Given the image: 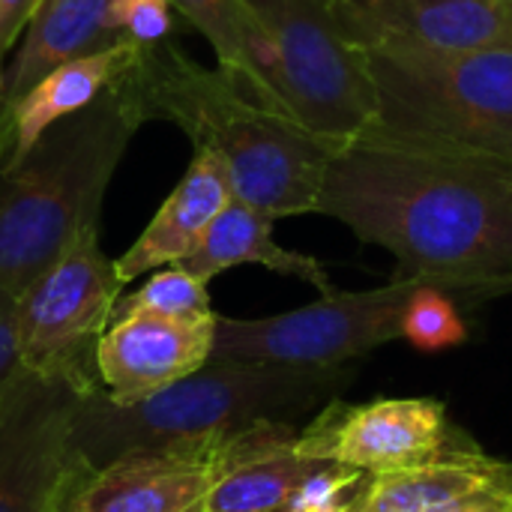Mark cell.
I'll list each match as a JSON object with an SVG mask.
<instances>
[{
  "label": "cell",
  "instance_id": "2",
  "mask_svg": "<svg viewBox=\"0 0 512 512\" xmlns=\"http://www.w3.org/2000/svg\"><path fill=\"white\" fill-rule=\"evenodd\" d=\"M120 87L144 120L165 117L192 138L195 150L216 153L234 198L273 219L318 213L339 141L246 96L222 69L201 66L168 39L138 45Z\"/></svg>",
  "mask_w": 512,
  "mask_h": 512
},
{
  "label": "cell",
  "instance_id": "27",
  "mask_svg": "<svg viewBox=\"0 0 512 512\" xmlns=\"http://www.w3.org/2000/svg\"><path fill=\"white\" fill-rule=\"evenodd\" d=\"M0 84H3V72H0Z\"/></svg>",
  "mask_w": 512,
  "mask_h": 512
},
{
  "label": "cell",
  "instance_id": "24",
  "mask_svg": "<svg viewBox=\"0 0 512 512\" xmlns=\"http://www.w3.org/2000/svg\"><path fill=\"white\" fill-rule=\"evenodd\" d=\"M171 0H114L111 18L123 36L135 45L162 42L174 30Z\"/></svg>",
  "mask_w": 512,
  "mask_h": 512
},
{
  "label": "cell",
  "instance_id": "6",
  "mask_svg": "<svg viewBox=\"0 0 512 512\" xmlns=\"http://www.w3.org/2000/svg\"><path fill=\"white\" fill-rule=\"evenodd\" d=\"M447 285L462 303H480L471 291L432 276L390 279L369 291H330L321 300L270 315V318H225L216 315L210 360L270 363L294 369H336L351 360L402 339V318L411 297L429 285Z\"/></svg>",
  "mask_w": 512,
  "mask_h": 512
},
{
  "label": "cell",
  "instance_id": "28",
  "mask_svg": "<svg viewBox=\"0 0 512 512\" xmlns=\"http://www.w3.org/2000/svg\"><path fill=\"white\" fill-rule=\"evenodd\" d=\"M192 512H201V510H192Z\"/></svg>",
  "mask_w": 512,
  "mask_h": 512
},
{
  "label": "cell",
  "instance_id": "12",
  "mask_svg": "<svg viewBox=\"0 0 512 512\" xmlns=\"http://www.w3.org/2000/svg\"><path fill=\"white\" fill-rule=\"evenodd\" d=\"M222 468V438L141 450L90 471L63 512L201 510Z\"/></svg>",
  "mask_w": 512,
  "mask_h": 512
},
{
  "label": "cell",
  "instance_id": "8",
  "mask_svg": "<svg viewBox=\"0 0 512 512\" xmlns=\"http://www.w3.org/2000/svg\"><path fill=\"white\" fill-rule=\"evenodd\" d=\"M114 261L102 252L99 222L78 231L63 255L18 297L21 369L78 393L99 387L96 345L120 300Z\"/></svg>",
  "mask_w": 512,
  "mask_h": 512
},
{
  "label": "cell",
  "instance_id": "19",
  "mask_svg": "<svg viewBox=\"0 0 512 512\" xmlns=\"http://www.w3.org/2000/svg\"><path fill=\"white\" fill-rule=\"evenodd\" d=\"M273 222L276 219L267 216L264 210L231 195V201L222 207V213L210 222L198 249L189 258H183L180 267L189 270L192 276L210 282L222 270H231L240 264H258L279 276L300 279V282L318 288L321 294L336 291L327 276V267L318 258L285 249L273 240Z\"/></svg>",
  "mask_w": 512,
  "mask_h": 512
},
{
  "label": "cell",
  "instance_id": "11",
  "mask_svg": "<svg viewBox=\"0 0 512 512\" xmlns=\"http://www.w3.org/2000/svg\"><path fill=\"white\" fill-rule=\"evenodd\" d=\"M366 54H453L512 45V0H330Z\"/></svg>",
  "mask_w": 512,
  "mask_h": 512
},
{
  "label": "cell",
  "instance_id": "15",
  "mask_svg": "<svg viewBox=\"0 0 512 512\" xmlns=\"http://www.w3.org/2000/svg\"><path fill=\"white\" fill-rule=\"evenodd\" d=\"M300 426L264 420L222 438V468L201 512H282L321 459L297 453Z\"/></svg>",
  "mask_w": 512,
  "mask_h": 512
},
{
  "label": "cell",
  "instance_id": "9",
  "mask_svg": "<svg viewBox=\"0 0 512 512\" xmlns=\"http://www.w3.org/2000/svg\"><path fill=\"white\" fill-rule=\"evenodd\" d=\"M78 390L18 372L0 396V512H63L87 480L75 447Z\"/></svg>",
  "mask_w": 512,
  "mask_h": 512
},
{
  "label": "cell",
  "instance_id": "21",
  "mask_svg": "<svg viewBox=\"0 0 512 512\" xmlns=\"http://www.w3.org/2000/svg\"><path fill=\"white\" fill-rule=\"evenodd\" d=\"M207 285L210 282L192 276L180 264L159 267L138 291L126 297L120 294V300L114 303L111 321L126 318V315H162V318H183V321L213 318L216 312H213Z\"/></svg>",
  "mask_w": 512,
  "mask_h": 512
},
{
  "label": "cell",
  "instance_id": "16",
  "mask_svg": "<svg viewBox=\"0 0 512 512\" xmlns=\"http://www.w3.org/2000/svg\"><path fill=\"white\" fill-rule=\"evenodd\" d=\"M231 195L234 192L225 162L210 150H195V159L189 162L183 180L162 201L138 240L114 261L120 285H129L144 273L189 258L204 240L210 222L231 201Z\"/></svg>",
  "mask_w": 512,
  "mask_h": 512
},
{
  "label": "cell",
  "instance_id": "10",
  "mask_svg": "<svg viewBox=\"0 0 512 512\" xmlns=\"http://www.w3.org/2000/svg\"><path fill=\"white\" fill-rule=\"evenodd\" d=\"M294 447L306 459L384 477L441 462L477 444L450 423L447 405L438 399H378L366 405L330 399L327 408L297 432Z\"/></svg>",
  "mask_w": 512,
  "mask_h": 512
},
{
  "label": "cell",
  "instance_id": "5",
  "mask_svg": "<svg viewBox=\"0 0 512 512\" xmlns=\"http://www.w3.org/2000/svg\"><path fill=\"white\" fill-rule=\"evenodd\" d=\"M366 60L375 87L369 132L512 162V45Z\"/></svg>",
  "mask_w": 512,
  "mask_h": 512
},
{
  "label": "cell",
  "instance_id": "1",
  "mask_svg": "<svg viewBox=\"0 0 512 512\" xmlns=\"http://www.w3.org/2000/svg\"><path fill=\"white\" fill-rule=\"evenodd\" d=\"M318 213L396 258V279L432 276L480 303L512 291V162L360 132L324 177Z\"/></svg>",
  "mask_w": 512,
  "mask_h": 512
},
{
  "label": "cell",
  "instance_id": "7",
  "mask_svg": "<svg viewBox=\"0 0 512 512\" xmlns=\"http://www.w3.org/2000/svg\"><path fill=\"white\" fill-rule=\"evenodd\" d=\"M276 63L288 111L339 144L375 117L366 51L342 30L330 0H243Z\"/></svg>",
  "mask_w": 512,
  "mask_h": 512
},
{
  "label": "cell",
  "instance_id": "3",
  "mask_svg": "<svg viewBox=\"0 0 512 512\" xmlns=\"http://www.w3.org/2000/svg\"><path fill=\"white\" fill-rule=\"evenodd\" d=\"M144 114L120 87L51 123L9 168H0V291L21 297L78 237L99 222L105 189Z\"/></svg>",
  "mask_w": 512,
  "mask_h": 512
},
{
  "label": "cell",
  "instance_id": "26",
  "mask_svg": "<svg viewBox=\"0 0 512 512\" xmlns=\"http://www.w3.org/2000/svg\"><path fill=\"white\" fill-rule=\"evenodd\" d=\"M39 0H0V54L15 45V39L24 33L33 9Z\"/></svg>",
  "mask_w": 512,
  "mask_h": 512
},
{
  "label": "cell",
  "instance_id": "23",
  "mask_svg": "<svg viewBox=\"0 0 512 512\" xmlns=\"http://www.w3.org/2000/svg\"><path fill=\"white\" fill-rule=\"evenodd\" d=\"M366 474L336 462H321L294 492L282 512H354L366 486Z\"/></svg>",
  "mask_w": 512,
  "mask_h": 512
},
{
  "label": "cell",
  "instance_id": "13",
  "mask_svg": "<svg viewBox=\"0 0 512 512\" xmlns=\"http://www.w3.org/2000/svg\"><path fill=\"white\" fill-rule=\"evenodd\" d=\"M216 315L201 321L126 315L96 345L99 387L120 405L141 402L210 363Z\"/></svg>",
  "mask_w": 512,
  "mask_h": 512
},
{
  "label": "cell",
  "instance_id": "4",
  "mask_svg": "<svg viewBox=\"0 0 512 512\" xmlns=\"http://www.w3.org/2000/svg\"><path fill=\"white\" fill-rule=\"evenodd\" d=\"M351 381L348 366L294 369L270 363L210 360L189 378L132 405L102 387L78 393L75 447L90 471L126 453L219 441L264 420H297L330 402Z\"/></svg>",
  "mask_w": 512,
  "mask_h": 512
},
{
  "label": "cell",
  "instance_id": "20",
  "mask_svg": "<svg viewBox=\"0 0 512 512\" xmlns=\"http://www.w3.org/2000/svg\"><path fill=\"white\" fill-rule=\"evenodd\" d=\"M171 6L213 45L219 69L246 96L291 114L279 90L267 39L243 0H171Z\"/></svg>",
  "mask_w": 512,
  "mask_h": 512
},
{
  "label": "cell",
  "instance_id": "17",
  "mask_svg": "<svg viewBox=\"0 0 512 512\" xmlns=\"http://www.w3.org/2000/svg\"><path fill=\"white\" fill-rule=\"evenodd\" d=\"M135 57L138 45L123 42L60 63L45 78H39L15 105L0 114V168L15 165L51 123L87 108L108 87H114L132 69Z\"/></svg>",
  "mask_w": 512,
  "mask_h": 512
},
{
  "label": "cell",
  "instance_id": "14",
  "mask_svg": "<svg viewBox=\"0 0 512 512\" xmlns=\"http://www.w3.org/2000/svg\"><path fill=\"white\" fill-rule=\"evenodd\" d=\"M354 512H512V462L474 447L423 468L369 477Z\"/></svg>",
  "mask_w": 512,
  "mask_h": 512
},
{
  "label": "cell",
  "instance_id": "25",
  "mask_svg": "<svg viewBox=\"0 0 512 512\" xmlns=\"http://www.w3.org/2000/svg\"><path fill=\"white\" fill-rule=\"evenodd\" d=\"M18 372V297L0 291V396Z\"/></svg>",
  "mask_w": 512,
  "mask_h": 512
},
{
  "label": "cell",
  "instance_id": "18",
  "mask_svg": "<svg viewBox=\"0 0 512 512\" xmlns=\"http://www.w3.org/2000/svg\"><path fill=\"white\" fill-rule=\"evenodd\" d=\"M114 0H39L24 45L0 84V114L60 63L129 42L111 18Z\"/></svg>",
  "mask_w": 512,
  "mask_h": 512
},
{
  "label": "cell",
  "instance_id": "22",
  "mask_svg": "<svg viewBox=\"0 0 512 512\" xmlns=\"http://www.w3.org/2000/svg\"><path fill=\"white\" fill-rule=\"evenodd\" d=\"M459 294L447 285H423L402 318V339L420 351H447L468 339V324L459 312Z\"/></svg>",
  "mask_w": 512,
  "mask_h": 512
}]
</instances>
